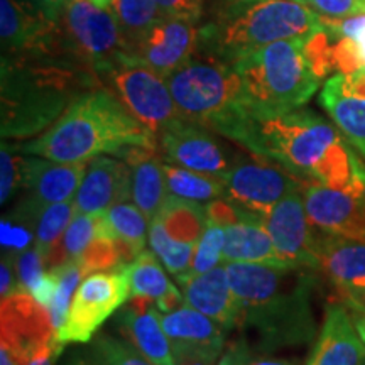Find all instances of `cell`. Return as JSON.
Here are the masks:
<instances>
[{"mask_svg": "<svg viewBox=\"0 0 365 365\" xmlns=\"http://www.w3.org/2000/svg\"><path fill=\"white\" fill-rule=\"evenodd\" d=\"M215 132L277 163L307 185L365 188V163L336 127L312 110L259 113L244 107Z\"/></svg>", "mask_w": 365, "mask_h": 365, "instance_id": "1", "label": "cell"}, {"mask_svg": "<svg viewBox=\"0 0 365 365\" xmlns=\"http://www.w3.org/2000/svg\"><path fill=\"white\" fill-rule=\"evenodd\" d=\"M0 75V134L6 140L43 134L78 95L102 85L93 68L73 53L63 31L39 48L2 54Z\"/></svg>", "mask_w": 365, "mask_h": 365, "instance_id": "2", "label": "cell"}, {"mask_svg": "<svg viewBox=\"0 0 365 365\" xmlns=\"http://www.w3.org/2000/svg\"><path fill=\"white\" fill-rule=\"evenodd\" d=\"M225 266L242 307L237 330L254 349L274 352L313 341L317 336L313 271L242 262H225Z\"/></svg>", "mask_w": 365, "mask_h": 365, "instance_id": "3", "label": "cell"}, {"mask_svg": "<svg viewBox=\"0 0 365 365\" xmlns=\"http://www.w3.org/2000/svg\"><path fill=\"white\" fill-rule=\"evenodd\" d=\"M158 148V135L127 110L103 85L78 95L51 127L36 139L19 144L29 156L76 164L129 148Z\"/></svg>", "mask_w": 365, "mask_h": 365, "instance_id": "4", "label": "cell"}, {"mask_svg": "<svg viewBox=\"0 0 365 365\" xmlns=\"http://www.w3.org/2000/svg\"><path fill=\"white\" fill-rule=\"evenodd\" d=\"M322 16L299 0H217L200 26L198 53L234 63L276 41L308 38Z\"/></svg>", "mask_w": 365, "mask_h": 365, "instance_id": "5", "label": "cell"}, {"mask_svg": "<svg viewBox=\"0 0 365 365\" xmlns=\"http://www.w3.org/2000/svg\"><path fill=\"white\" fill-rule=\"evenodd\" d=\"M250 112L282 113L301 108L323 78L307 53V38L276 41L234 63Z\"/></svg>", "mask_w": 365, "mask_h": 365, "instance_id": "6", "label": "cell"}, {"mask_svg": "<svg viewBox=\"0 0 365 365\" xmlns=\"http://www.w3.org/2000/svg\"><path fill=\"white\" fill-rule=\"evenodd\" d=\"M180 115L215 129L245 107L242 80L232 63L196 53L166 78Z\"/></svg>", "mask_w": 365, "mask_h": 365, "instance_id": "7", "label": "cell"}, {"mask_svg": "<svg viewBox=\"0 0 365 365\" xmlns=\"http://www.w3.org/2000/svg\"><path fill=\"white\" fill-rule=\"evenodd\" d=\"M95 73L100 83L156 135L164 125L181 117L166 78L139 58L122 53L98 66Z\"/></svg>", "mask_w": 365, "mask_h": 365, "instance_id": "8", "label": "cell"}, {"mask_svg": "<svg viewBox=\"0 0 365 365\" xmlns=\"http://www.w3.org/2000/svg\"><path fill=\"white\" fill-rule=\"evenodd\" d=\"M237 159L227 175L225 200L235 205L245 222L261 223L262 217L287 195L304 188L307 182L267 158Z\"/></svg>", "mask_w": 365, "mask_h": 365, "instance_id": "9", "label": "cell"}, {"mask_svg": "<svg viewBox=\"0 0 365 365\" xmlns=\"http://www.w3.org/2000/svg\"><path fill=\"white\" fill-rule=\"evenodd\" d=\"M130 298L127 266L86 274L71 301L65 325L56 336L63 345L86 344L98 328Z\"/></svg>", "mask_w": 365, "mask_h": 365, "instance_id": "10", "label": "cell"}, {"mask_svg": "<svg viewBox=\"0 0 365 365\" xmlns=\"http://www.w3.org/2000/svg\"><path fill=\"white\" fill-rule=\"evenodd\" d=\"M59 26L73 53L93 71L118 54L129 53L113 12L93 6L90 0H71Z\"/></svg>", "mask_w": 365, "mask_h": 365, "instance_id": "11", "label": "cell"}, {"mask_svg": "<svg viewBox=\"0 0 365 365\" xmlns=\"http://www.w3.org/2000/svg\"><path fill=\"white\" fill-rule=\"evenodd\" d=\"M198 122L178 117L158 132V148L166 163L222 178L234 166V159L212 134Z\"/></svg>", "mask_w": 365, "mask_h": 365, "instance_id": "12", "label": "cell"}, {"mask_svg": "<svg viewBox=\"0 0 365 365\" xmlns=\"http://www.w3.org/2000/svg\"><path fill=\"white\" fill-rule=\"evenodd\" d=\"M262 227L289 269L318 271L319 235L307 213L303 190L287 195L262 217Z\"/></svg>", "mask_w": 365, "mask_h": 365, "instance_id": "13", "label": "cell"}, {"mask_svg": "<svg viewBox=\"0 0 365 365\" xmlns=\"http://www.w3.org/2000/svg\"><path fill=\"white\" fill-rule=\"evenodd\" d=\"M303 200L318 235L365 240V188L304 185Z\"/></svg>", "mask_w": 365, "mask_h": 365, "instance_id": "14", "label": "cell"}, {"mask_svg": "<svg viewBox=\"0 0 365 365\" xmlns=\"http://www.w3.org/2000/svg\"><path fill=\"white\" fill-rule=\"evenodd\" d=\"M58 340L48 308L24 291L0 301V346H6L26 365L31 355Z\"/></svg>", "mask_w": 365, "mask_h": 365, "instance_id": "15", "label": "cell"}, {"mask_svg": "<svg viewBox=\"0 0 365 365\" xmlns=\"http://www.w3.org/2000/svg\"><path fill=\"white\" fill-rule=\"evenodd\" d=\"M86 166V163L65 164L24 154L21 181L24 196L19 200V205L38 213L48 205L73 200L83 180Z\"/></svg>", "mask_w": 365, "mask_h": 365, "instance_id": "16", "label": "cell"}, {"mask_svg": "<svg viewBox=\"0 0 365 365\" xmlns=\"http://www.w3.org/2000/svg\"><path fill=\"white\" fill-rule=\"evenodd\" d=\"M198 24L164 17L129 49V54L168 78L198 53Z\"/></svg>", "mask_w": 365, "mask_h": 365, "instance_id": "17", "label": "cell"}, {"mask_svg": "<svg viewBox=\"0 0 365 365\" xmlns=\"http://www.w3.org/2000/svg\"><path fill=\"white\" fill-rule=\"evenodd\" d=\"M132 196L130 166L120 158L97 156L90 159L85 176L75 195L76 213H107Z\"/></svg>", "mask_w": 365, "mask_h": 365, "instance_id": "18", "label": "cell"}, {"mask_svg": "<svg viewBox=\"0 0 365 365\" xmlns=\"http://www.w3.org/2000/svg\"><path fill=\"white\" fill-rule=\"evenodd\" d=\"M319 103L346 143L365 158V75L328 76L319 91Z\"/></svg>", "mask_w": 365, "mask_h": 365, "instance_id": "19", "label": "cell"}, {"mask_svg": "<svg viewBox=\"0 0 365 365\" xmlns=\"http://www.w3.org/2000/svg\"><path fill=\"white\" fill-rule=\"evenodd\" d=\"M304 365H365V344L346 304H328Z\"/></svg>", "mask_w": 365, "mask_h": 365, "instance_id": "20", "label": "cell"}, {"mask_svg": "<svg viewBox=\"0 0 365 365\" xmlns=\"http://www.w3.org/2000/svg\"><path fill=\"white\" fill-rule=\"evenodd\" d=\"M120 336L156 365H175L171 341L161 323L158 304L144 298H130L115 317Z\"/></svg>", "mask_w": 365, "mask_h": 365, "instance_id": "21", "label": "cell"}, {"mask_svg": "<svg viewBox=\"0 0 365 365\" xmlns=\"http://www.w3.org/2000/svg\"><path fill=\"white\" fill-rule=\"evenodd\" d=\"M161 323L173 352H200L220 359L227 345L228 330L186 303L161 313Z\"/></svg>", "mask_w": 365, "mask_h": 365, "instance_id": "22", "label": "cell"}, {"mask_svg": "<svg viewBox=\"0 0 365 365\" xmlns=\"http://www.w3.org/2000/svg\"><path fill=\"white\" fill-rule=\"evenodd\" d=\"M180 287H182L185 303L191 308L215 319L228 331L239 328L242 307L232 289L225 262L212 271L191 277Z\"/></svg>", "mask_w": 365, "mask_h": 365, "instance_id": "23", "label": "cell"}, {"mask_svg": "<svg viewBox=\"0 0 365 365\" xmlns=\"http://www.w3.org/2000/svg\"><path fill=\"white\" fill-rule=\"evenodd\" d=\"M158 148H129L120 154L122 161L132 171V203L149 218V222L161 212L170 191L164 175V159L156 154Z\"/></svg>", "mask_w": 365, "mask_h": 365, "instance_id": "24", "label": "cell"}, {"mask_svg": "<svg viewBox=\"0 0 365 365\" xmlns=\"http://www.w3.org/2000/svg\"><path fill=\"white\" fill-rule=\"evenodd\" d=\"M318 271L344 294L365 291V240L319 235Z\"/></svg>", "mask_w": 365, "mask_h": 365, "instance_id": "25", "label": "cell"}, {"mask_svg": "<svg viewBox=\"0 0 365 365\" xmlns=\"http://www.w3.org/2000/svg\"><path fill=\"white\" fill-rule=\"evenodd\" d=\"M331 73L365 75V12L344 19L322 17Z\"/></svg>", "mask_w": 365, "mask_h": 365, "instance_id": "26", "label": "cell"}, {"mask_svg": "<svg viewBox=\"0 0 365 365\" xmlns=\"http://www.w3.org/2000/svg\"><path fill=\"white\" fill-rule=\"evenodd\" d=\"M223 230H225L223 262L287 267L277 252L271 235L267 234V230L261 223L232 220L223 225Z\"/></svg>", "mask_w": 365, "mask_h": 365, "instance_id": "27", "label": "cell"}, {"mask_svg": "<svg viewBox=\"0 0 365 365\" xmlns=\"http://www.w3.org/2000/svg\"><path fill=\"white\" fill-rule=\"evenodd\" d=\"M130 298H144L158 304L159 312L168 313L185 303V296L164 272L163 262L153 250H143L127 264Z\"/></svg>", "mask_w": 365, "mask_h": 365, "instance_id": "28", "label": "cell"}, {"mask_svg": "<svg viewBox=\"0 0 365 365\" xmlns=\"http://www.w3.org/2000/svg\"><path fill=\"white\" fill-rule=\"evenodd\" d=\"M154 218L163 223L175 240L196 245L208 223V210L207 203L190 202L170 195L161 212Z\"/></svg>", "mask_w": 365, "mask_h": 365, "instance_id": "29", "label": "cell"}, {"mask_svg": "<svg viewBox=\"0 0 365 365\" xmlns=\"http://www.w3.org/2000/svg\"><path fill=\"white\" fill-rule=\"evenodd\" d=\"M107 222L120 245L125 264H130L143 250L149 240V218L132 202L118 203L107 213Z\"/></svg>", "mask_w": 365, "mask_h": 365, "instance_id": "30", "label": "cell"}, {"mask_svg": "<svg viewBox=\"0 0 365 365\" xmlns=\"http://www.w3.org/2000/svg\"><path fill=\"white\" fill-rule=\"evenodd\" d=\"M164 175H166L168 191L178 198L198 203H210L225 198V185L218 176L186 170L166 161H164Z\"/></svg>", "mask_w": 365, "mask_h": 365, "instance_id": "31", "label": "cell"}, {"mask_svg": "<svg viewBox=\"0 0 365 365\" xmlns=\"http://www.w3.org/2000/svg\"><path fill=\"white\" fill-rule=\"evenodd\" d=\"M149 245L150 250L163 262V266L175 276L178 286L186 282L191 271L196 245L173 239L158 218H153L149 222Z\"/></svg>", "mask_w": 365, "mask_h": 365, "instance_id": "32", "label": "cell"}, {"mask_svg": "<svg viewBox=\"0 0 365 365\" xmlns=\"http://www.w3.org/2000/svg\"><path fill=\"white\" fill-rule=\"evenodd\" d=\"M75 198L66 202L53 203L44 207L38 213L34 220L36 230V245L43 254L46 266L49 269V262L56 254L59 242L65 235L68 225L75 217Z\"/></svg>", "mask_w": 365, "mask_h": 365, "instance_id": "33", "label": "cell"}, {"mask_svg": "<svg viewBox=\"0 0 365 365\" xmlns=\"http://www.w3.org/2000/svg\"><path fill=\"white\" fill-rule=\"evenodd\" d=\"M108 9L115 16L129 49L164 19L156 0H113Z\"/></svg>", "mask_w": 365, "mask_h": 365, "instance_id": "34", "label": "cell"}, {"mask_svg": "<svg viewBox=\"0 0 365 365\" xmlns=\"http://www.w3.org/2000/svg\"><path fill=\"white\" fill-rule=\"evenodd\" d=\"M97 215H90V213H75L73 220L68 225L65 235L59 242L56 254L49 262V269L59 267L66 262H76L88 249L91 240L95 239L97 234Z\"/></svg>", "mask_w": 365, "mask_h": 365, "instance_id": "35", "label": "cell"}, {"mask_svg": "<svg viewBox=\"0 0 365 365\" xmlns=\"http://www.w3.org/2000/svg\"><path fill=\"white\" fill-rule=\"evenodd\" d=\"M0 244H2V255L16 257L31 245L36 244L34 222L19 208L14 207L11 212L2 217L0 223Z\"/></svg>", "mask_w": 365, "mask_h": 365, "instance_id": "36", "label": "cell"}, {"mask_svg": "<svg viewBox=\"0 0 365 365\" xmlns=\"http://www.w3.org/2000/svg\"><path fill=\"white\" fill-rule=\"evenodd\" d=\"M223 249H225V230H223L220 223L210 220L208 218L205 232L202 237H200L198 244H196L188 279L220 266L223 261ZM182 284H185V282H182Z\"/></svg>", "mask_w": 365, "mask_h": 365, "instance_id": "37", "label": "cell"}, {"mask_svg": "<svg viewBox=\"0 0 365 365\" xmlns=\"http://www.w3.org/2000/svg\"><path fill=\"white\" fill-rule=\"evenodd\" d=\"M54 272L58 276V291L54 296L53 303L49 304L48 312L51 317L54 330H58L65 325L68 313H70L71 301L75 298L76 289H78L81 277L85 276L81 269L75 262H66L63 266L54 267Z\"/></svg>", "mask_w": 365, "mask_h": 365, "instance_id": "38", "label": "cell"}, {"mask_svg": "<svg viewBox=\"0 0 365 365\" xmlns=\"http://www.w3.org/2000/svg\"><path fill=\"white\" fill-rule=\"evenodd\" d=\"M91 352L102 360L103 365H156L124 336H113L110 333H102L91 340Z\"/></svg>", "mask_w": 365, "mask_h": 365, "instance_id": "39", "label": "cell"}, {"mask_svg": "<svg viewBox=\"0 0 365 365\" xmlns=\"http://www.w3.org/2000/svg\"><path fill=\"white\" fill-rule=\"evenodd\" d=\"M22 150L19 145L2 140L0 148V203L11 202L21 190L22 181Z\"/></svg>", "mask_w": 365, "mask_h": 365, "instance_id": "40", "label": "cell"}, {"mask_svg": "<svg viewBox=\"0 0 365 365\" xmlns=\"http://www.w3.org/2000/svg\"><path fill=\"white\" fill-rule=\"evenodd\" d=\"M218 365H298L293 360L277 359L254 349L244 336L228 341L218 359Z\"/></svg>", "mask_w": 365, "mask_h": 365, "instance_id": "41", "label": "cell"}, {"mask_svg": "<svg viewBox=\"0 0 365 365\" xmlns=\"http://www.w3.org/2000/svg\"><path fill=\"white\" fill-rule=\"evenodd\" d=\"M14 264H16L17 279H19V291H24V293H29L31 287L48 271L43 254H41V250L36 244L31 245L29 249H26L24 252L16 255L14 257Z\"/></svg>", "mask_w": 365, "mask_h": 365, "instance_id": "42", "label": "cell"}, {"mask_svg": "<svg viewBox=\"0 0 365 365\" xmlns=\"http://www.w3.org/2000/svg\"><path fill=\"white\" fill-rule=\"evenodd\" d=\"M322 17L344 19L365 12V0H301Z\"/></svg>", "mask_w": 365, "mask_h": 365, "instance_id": "43", "label": "cell"}, {"mask_svg": "<svg viewBox=\"0 0 365 365\" xmlns=\"http://www.w3.org/2000/svg\"><path fill=\"white\" fill-rule=\"evenodd\" d=\"M164 17L198 24L203 17L205 0H156Z\"/></svg>", "mask_w": 365, "mask_h": 365, "instance_id": "44", "label": "cell"}, {"mask_svg": "<svg viewBox=\"0 0 365 365\" xmlns=\"http://www.w3.org/2000/svg\"><path fill=\"white\" fill-rule=\"evenodd\" d=\"M58 291V276L54 272V269H48L43 276L39 277L38 282L31 287L29 294L38 301L39 304H43L44 308H49V304L53 303L54 296Z\"/></svg>", "mask_w": 365, "mask_h": 365, "instance_id": "45", "label": "cell"}, {"mask_svg": "<svg viewBox=\"0 0 365 365\" xmlns=\"http://www.w3.org/2000/svg\"><path fill=\"white\" fill-rule=\"evenodd\" d=\"M16 293H19L16 264H14L12 257L2 255V264H0V299L11 298Z\"/></svg>", "mask_w": 365, "mask_h": 365, "instance_id": "46", "label": "cell"}, {"mask_svg": "<svg viewBox=\"0 0 365 365\" xmlns=\"http://www.w3.org/2000/svg\"><path fill=\"white\" fill-rule=\"evenodd\" d=\"M21 2L33 9V11L39 12L46 19L59 22L66 7L71 4V0H21Z\"/></svg>", "mask_w": 365, "mask_h": 365, "instance_id": "47", "label": "cell"}, {"mask_svg": "<svg viewBox=\"0 0 365 365\" xmlns=\"http://www.w3.org/2000/svg\"><path fill=\"white\" fill-rule=\"evenodd\" d=\"M63 349H65V345L59 340H54L51 344H46L31 355L26 365H54L59 359V355L63 354Z\"/></svg>", "mask_w": 365, "mask_h": 365, "instance_id": "48", "label": "cell"}, {"mask_svg": "<svg viewBox=\"0 0 365 365\" xmlns=\"http://www.w3.org/2000/svg\"><path fill=\"white\" fill-rule=\"evenodd\" d=\"M175 365H218V359L213 355L200 352H173Z\"/></svg>", "mask_w": 365, "mask_h": 365, "instance_id": "49", "label": "cell"}, {"mask_svg": "<svg viewBox=\"0 0 365 365\" xmlns=\"http://www.w3.org/2000/svg\"><path fill=\"white\" fill-rule=\"evenodd\" d=\"M65 365H103L102 360H100L93 352H80L73 354V357L68 359Z\"/></svg>", "mask_w": 365, "mask_h": 365, "instance_id": "50", "label": "cell"}, {"mask_svg": "<svg viewBox=\"0 0 365 365\" xmlns=\"http://www.w3.org/2000/svg\"><path fill=\"white\" fill-rule=\"evenodd\" d=\"M346 307H349V304H346ZM349 308H350V313H352L355 328H357L360 339H362V341L365 344V312L355 307H349Z\"/></svg>", "mask_w": 365, "mask_h": 365, "instance_id": "51", "label": "cell"}, {"mask_svg": "<svg viewBox=\"0 0 365 365\" xmlns=\"http://www.w3.org/2000/svg\"><path fill=\"white\" fill-rule=\"evenodd\" d=\"M344 301L345 304H349V307L360 308L365 312V291H362V293H355V294H344Z\"/></svg>", "mask_w": 365, "mask_h": 365, "instance_id": "52", "label": "cell"}, {"mask_svg": "<svg viewBox=\"0 0 365 365\" xmlns=\"http://www.w3.org/2000/svg\"><path fill=\"white\" fill-rule=\"evenodd\" d=\"M91 4H93V6H97V7H102V9H108L112 6V2L113 0H90Z\"/></svg>", "mask_w": 365, "mask_h": 365, "instance_id": "53", "label": "cell"}, {"mask_svg": "<svg viewBox=\"0 0 365 365\" xmlns=\"http://www.w3.org/2000/svg\"><path fill=\"white\" fill-rule=\"evenodd\" d=\"M299 2H301V0H299Z\"/></svg>", "mask_w": 365, "mask_h": 365, "instance_id": "54", "label": "cell"}]
</instances>
